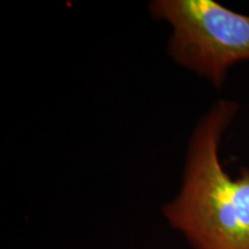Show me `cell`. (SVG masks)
Here are the masks:
<instances>
[{
  "label": "cell",
  "mask_w": 249,
  "mask_h": 249,
  "mask_svg": "<svg viewBox=\"0 0 249 249\" xmlns=\"http://www.w3.org/2000/svg\"><path fill=\"white\" fill-rule=\"evenodd\" d=\"M236 110L235 103L219 101L200 121L181 189L163 208L193 249H249V170L232 178L219 160L220 140Z\"/></svg>",
  "instance_id": "obj_1"
},
{
  "label": "cell",
  "mask_w": 249,
  "mask_h": 249,
  "mask_svg": "<svg viewBox=\"0 0 249 249\" xmlns=\"http://www.w3.org/2000/svg\"><path fill=\"white\" fill-rule=\"evenodd\" d=\"M155 18L172 27L169 51L180 65L220 88L233 65L249 61V17L213 0H158Z\"/></svg>",
  "instance_id": "obj_2"
}]
</instances>
